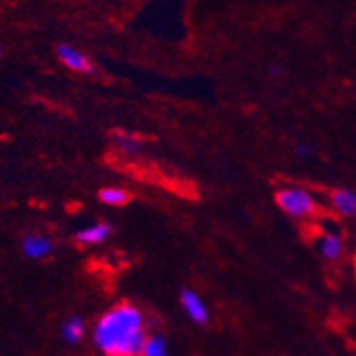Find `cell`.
Segmentation results:
<instances>
[{
    "instance_id": "6da1fadb",
    "label": "cell",
    "mask_w": 356,
    "mask_h": 356,
    "mask_svg": "<svg viewBox=\"0 0 356 356\" xmlns=\"http://www.w3.org/2000/svg\"><path fill=\"white\" fill-rule=\"evenodd\" d=\"M146 333L145 316L123 303L107 310L93 328V342L106 356H141Z\"/></svg>"
},
{
    "instance_id": "5b68a950",
    "label": "cell",
    "mask_w": 356,
    "mask_h": 356,
    "mask_svg": "<svg viewBox=\"0 0 356 356\" xmlns=\"http://www.w3.org/2000/svg\"><path fill=\"white\" fill-rule=\"evenodd\" d=\"M22 251L27 259L41 260L44 257H49L54 251L52 239H49L47 235L40 234H27L22 239Z\"/></svg>"
},
{
    "instance_id": "7c38bea8",
    "label": "cell",
    "mask_w": 356,
    "mask_h": 356,
    "mask_svg": "<svg viewBox=\"0 0 356 356\" xmlns=\"http://www.w3.org/2000/svg\"><path fill=\"white\" fill-rule=\"evenodd\" d=\"M100 200L106 205H113V207H120V205H125L129 202V193L122 187H106V189L100 191Z\"/></svg>"
},
{
    "instance_id": "52a82bcc",
    "label": "cell",
    "mask_w": 356,
    "mask_h": 356,
    "mask_svg": "<svg viewBox=\"0 0 356 356\" xmlns=\"http://www.w3.org/2000/svg\"><path fill=\"white\" fill-rule=\"evenodd\" d=\"M332 209L344 218H356V193L351 189H337L330 196Z\"/></svg>"
},
{
    "instance_id": "4fadbf2b",
    "label": "cell",
    "mask_w": 356,
    "mask_h": 356,
    "mask_svg": "<svg viewBox=\"0 0 356 356\" xmlns=\"http://www.w3.org/2000/svg\"><path fill=\"white\" fill-rule=\"evenodd\" d=\"M294 150H296V155H298V157H308V154H310V148H308V145H298Z\"/></svg>"
},
{
    "instance_id": "3957f363",
    "label": "cell",
    "mask_w": 356,
    "mask_h": 356,
    "mask_svg": "<svg viewBox=\"0 0 356 356\" xmlns=\"http://www.w3.org/2000/svg\"><path fill=\"white\" fill-rule=\"evenodd\" d=\"M57 57L66 68L73 70V72L84 73V75H93L95 73V65L91 63V59L84 52L72 47V44H59L57 47Z\"/></svg>"
},
{
    "instance_id": "277c9868",
    "label": "cell",
    "mask_w": 356,
    "mask_h": 356,
    "mask_svg": "<svg viewBox=\"0 0 356 356\" xmlns=\"http://www.w3.org/2000/svg\"><path fill=\"white\" fill-rule=\"evenodd\" d=\"M180 303H182V308L187 314V317H189L195 324H205L207 321H209V317H211L205 301L200 298L196 291L184 289V291L180 292Z\"/></svg>"
},
{
    "instance_id": "9c48e42d",
    "label": "cell",
    "mask_w": 356,
    "mask_h": 356,
    "mask_svg": "<svg viewBox=\"0 0 356 356\" xmlns=\"http://www.w3.org/2000/svg\"><path fill=\"white\" fill-rule=\"evenodd\" d=\"M114 145L127 155H139L143 152V141L129 132H114Z\"/></svg>"
},
{
    "instance_id": "8fae6325",
    "label": "cell",
    "mask_w": 356,
    "mask_h": 356,
    "mask_svg": "<svg viewBox=\"0 0 356 356\" xmlns=\"http://www.w3.org/2000/svg\"><path fill=\"white\" fill-rule=\"evenodd\" d=\"M141 356H170V349H168L166 339L162 335H148L143 344Z\"/></svg>"
},
{
    "instance_id": "30bf717a",
    "label": "cell",
    "mask_w": 356,
    "mask_h": 356,
    "mask_svg": "<svg viewBox=\"0 0 356 356\" xmlns=\"http://www.w3.org/2000/svg\"><path fill=\"white\" fill-rule=\"evenodd\" d=\"M63 339L68 342V344H79L82 339H84L86 326L84 321L81 317H70V319L65 321L61 328Z\"/></svg>"
},
{
    "instance_id": "8992f818",
    "label": "cell",
    "mask_w": 356,
    "mask_h": 356,
    "mask_svg": "<svg viewBox=\"0 0 356 356\" xmlns=\"http://www.w3.org/2000/svg\"><path fill=\"white\" fill-rule=\"evenodd\" d=\"M317 250H319L321 257L330 260V262L339 260L342 257V253H344V239L337 232H324L319 237Z\"/></svg>"
},
{
    "instance_id": "7a4b0ae2",
    "label": "cell",
    "mask_w": 356,
    "mask_h": 356,
    "mask_svg": "<svg viewBox=\"0 0 356 356\" xmlns=\"http://www.w3.org/2000/svg\"><path fill=\"white\" fill-rule=\"evenodd\" d=\"M276 203L282 211L294 219H307L317 212V202L301 187H285L276 193Z\"/></svg>"
},
{
    "instance_id": "5bb4252c",
    "label": "cell",
    "mask_w": 356,
    "mask_h": 356,
    "mask_svg": "<svg viewBox=\"0 0 356 356\" xmlns=\"http://www.w3.org/2000/svg\"><path fill=\"white\" fill-rule=\"evenodd\" d=\"M0 59H2V49H0Z\"/></svg>"
},
{
    "instance_id": "ba28073f",
    "label": "cell",
    "mask_w": 356,
    "mask_h": 356,
    "mask_svg": "<svg viewBox=\"0 0 356 356\" xmlns=\"http://www.w3.org/2000/svg\"><path fill=\"white\" fill-rule=\"evenodd\" d=\"M113 235V227L107 225V222H95L91 227L82 228L77 234V241L86 246H95V244H100L104 241H107Z\"/></svg>"
}]
</instances>
